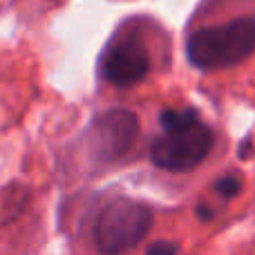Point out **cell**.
Masks as SVG:
<instances>
[{
  "label": "cell",
  "instance_id": "1",
  "mask_svg": "<svg viewBox=\"0 0 255 255\" xmlns=\"http://www.w3.org/2000/svg\"><path fill=\"white\" fill-rule=\"evenodd\" d=\"M186 52L199 70L235 65L255 52V18L244 16L226 25L204 27L188 38Z\"/></svg>",
  "mask_w": 255,
  "mask_h": 255
},
{
  "label": "cell",
  "instance_id": "2",
  "mask_svg": "<svg viewBox=\"0 0 255 255\" xmlns=\"http://www.w3.org/2000/svg\"><path fill=\"white\" fill-rule=\"evenodd\" d=\"M152 211L132 199H115L101 211L94 226V244L101 255H124L148 235Z\"/></svg>",
  "mask_w": 255,
  "mask_h": 255
},
{
  "label": "cell",
  "instance_id": "3",
  "mask_svg": "<svg viewBox=\"0 0 255 255\" xmlns=\"http://www.w3.org/2000/svg\"><path fill=\"white\" fill-rule=\"evenodd\" d=\"M213 143V130L202 124L199 117H193L186 124L163 130L150 148V159L154 166L166 170H190L208 157Z\"/></svg>",
  "mask_w": 255,
  "mask_h": 255
},
{
  "label": "cell",
  "instance_id": "4",
  "mask_svg": "<svg viewBox=\"0 0 255 255\" xmlns=\"http://www.w3.org/2000/svg\"><path fill=\"white\" fill-rule=\"evenodd\" d=\"M139 136V119L130 110H110L94 119L88 132L90 154L99 163H112L126 157Z\"/></svg>",
  "mask_w": 255,
  "mask_h": 255
},
{
  "label": "cell",
  "instance_id": "5",
  "mask_svg": "<svg viewBox=\"0 0 255 255\" xmlns=\"http://www.w3.org/2000/svg\"><path fill=\"white\" fill-rule=\"evenodd\" d=\"M150 72L145 45L134 36L119 38L108 47L101 61V74L115 88H132L141 83Z\"/></svg>",
  "mask_w": 255,
  "mask_h": 255
},
{
  "label": "cell",
  "instance_id": "6",
  "mask_svg": "<svg viewBox=\"0 0 255 255\" xmlns=\"http://www.w3.org/2000/svg\"><path fill=\"white\" fill-rule=\"evenodd\" d=\"M240 188H242V181H240L235 175H226V177H222V179L215 181V193L222 195L224 199H233L235 195L240 193Z\"/></svg>",
  "mask_w": 255,
  "mask_h": 255
},
{
  "label": "cell",
  "instance_id": "7",
  "mask_svg": "<svg viewBox=\"0 0 255 255\" xmlns=\"http://www.w3.org/2000/svg\"><path fill=\"white\" fill-rule=\"evenodd\" d=\"M145 255H179V247L175 242H154L148 247Z\"/></svg>",
  "mask_w": 255,
  "mask_h": 255
},
{
  "label": "cell",
  "instance_id": "8",
  "mask_svg": "<svg viewBox=\"0 0 255 255\" xmlns=\"http://www.w3.org/2000/svg\"><path fill=\"white\" fill-rule=\"evenodd\" d=\"M197 217L199 220H204V222H211L213 217H215V211H213V208H208L206 204H197Z\"/></svg>",
  "mask_w": 255,
  "mask_h": 255
},
{
  "label": "cell",
  "instance_id": "9",
  "mask_svg": "<svg viewBox=\"0 0 255 255\" xmlns=\"http://www.w3.org/2000/svg\"><path fill=\"white\" fill-rule=\"evenodd\" d=\"M251 152H253V139H251V136H247V139L240 143V157L249 159V157H251Z\"/></svg>",
  "mask_w": 255,
  "mask_h": 255
}]
</instances>
